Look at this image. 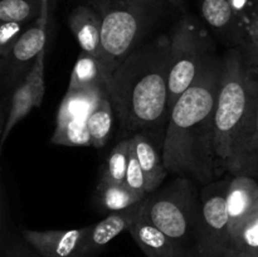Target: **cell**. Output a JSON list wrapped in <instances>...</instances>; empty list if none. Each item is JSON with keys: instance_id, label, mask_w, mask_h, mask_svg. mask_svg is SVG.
Wrapping results in <instances>:
<instances>
[{"instance_id": "6da1fadb", "label": "cell", "mask_w": 258, "mask_h": 257, "mask_svg": "<svg viewBox=\"0 0 258 257\" xmlns=\"http://www.w3.org/2000/svg\"><path fill=\"white\" fill-rule=\"evenodd\" d=\"M221 72L222 59L217 57L171 110L161 154L169 173L209 183L224 170L217 155L214 123Z\"/></svg>"}, {"instance_id": "7a4b0ae2", "label": "cell", "mask_w": 258, "mask_h": 257, "mask_svg": "<svg viewBox=\"0 0 258 257\" xmlns=\"http://www.w3.org/2000/svg\"><path fill=\"white\" fill-rule=\"evenodd\" d=\"M169 73L170 38L166 35L135 48L116 67L108 97L123 130H145L168 118Z\"/></svg>"}, {"instance_id": "3957f363", "label": "cell", "mask_w": 258, "mask_h": 257, "mask_svg": "<svg viewBox=\"0 0 258 257\" xmlns=\"http://www.w3.org/2000/svg\"><path fill=\"white\" fill-rule=\"evenodd\" d=\"M258 105V73L239 49L229 50L222 59L217 97L216 150L226 170L232 148Z\"/></svg>"}, {"instance_id": "277c9868", "label": "cell", "mask_w": 258, "mask_h": 257, "mask_svg": "<svg viewBox=\"0 0 258 257\" xmlns=\"http://www.w3.org/2000/svg\"><path fill=\"white\" fill-rule=\"evenodd\" d=\"M140 209L173 242L176 256L181 257L186 249L199 254L201 197L190 179L178 178L164 190L145 197Z\"/></svg>"}, {"instance_id": "5b68a950", "label": "cell", "mask_w": 258, "mask_h": 257, "mask_svg": "<svg viewBox=\"0 0 258 257\" xmlns=\"http://www.w3.org/2000/svg\"><path fill=\"white\" fill-rule=\"evenodd\" d=\"M211 35L194 17H184L170 35L168 120L176 101L216 59Z\"/></svg>"}, {"instance_id": "8992f818", "label": "cell", "mask_w": 258, "mask_h": 257, "mask_svg": "<svg viewBox=\"0 0 258 257\" xmlns=\"http://www.w3.org/2000/svg\"><path fill=\"white\" fill-rule=\"evenodd\" d=\"M229 180L211 183L201 193L199 254L224 257L231 244V227L227 208Z\"/></svg>"}, {"instance_id": "52a82bcc", "label": "cell", "mask_w": 258, "mask_h": 257, "mask_svg": "<svg viewBox=\"0 0 258 257\" xmlns=\"http://www.w3.org/2000/svg\"><path fill=\"white\" fill-rule=\"evenodd\" d=\"M50 0H42V9L32 25L20 35L8 55L2 59V78L4 90H15L34 65L38 55L45 49L49 23Z\"/></svg>"}, {"instance_id": "ba28073f", "label": "cell", "mask_w": 258, "mask_h": 257, "mask_svg": "<svg viewBox=\"0 0 258 257\" xmlns=\"http://www.w3.org/2000/svg\"><path fill=\"white\" fill-rule=\"evenodd\" d=\"M44 58L45 49L38 55L29 72L12 92L8 115L2 128L0 148L4 146L8 136L10 135L15 125L25 118V116L29 115L34 108L42 105L45 92Z\"/></svg>"}, {"instance_id": "9c48e42d", "label": "cell", "mask_w": 258, "mask_h": 257, "mask_svg": "<svg viewBox=\"0 0 258 257\" xmlns=\"http://www.w3.org/2000/svg\"><path fill=\"white\" fill-rule=\"evenodd\" d=\"M140 204L126 211L110 213L105 219L88 227L80 247L72 257H95L100 253L106 244L130 228L134 219L138 216Z\"/></svg>"}, {"instance_id": "30bf717a", "label": "cell", "mask_w": 258, "mask_h": 257, "mask_svg": "<svg viewBox=\"0 0 258 257\" xmlns=\"http://www.w3.org/2000/svg\"><path fill=\"white\" fill-rule=\"evenodd\" d=\"M202 17L207 24L229 42L243 45L249 53V38L231 0H201Z\"/></svg>"}, {"instance_id": "8fae6325", "label": "cell", "mask_w": 258, "mask_h": 257, "mask_svg": "<svg viewBox=\"0 0 258 257\" xmlns=\"http://www.w3.org/2000/svg\"><path fill=\"white\" fill-rule=\"evenodd\" d=\"M87 228L50 231L23 229V237L42 257H72L80 247Z\"/></svg>"}, {"instance_id": "7c38bea8", "label": "cell", "mask_w": 258, "mask_h": 257, "mask_svg": "<svg viewBox=\"0 0 258 257\" xmlns=\"http://www.w3.org/2000/svg\"><path fill=\"white\" fill-rule=\"evenodd\" d=\"M68 25L80 44L81 50L102 59L111 70L102 45V20L100 14L88 5H78L68 17Z\"/></svg>"}, {"instance_id": "4fadbf2b", "label": "cell", "mask_w": 258, "mask_h": 257, "mask_svg": "<svg viewBox=\"0 0 258 257\" xmlns=\"http://www.w3.org/2000/svg\"><path fill=\"white\" fill-rule=\"evenodd\" d=\"M226 170L233 175L258 176V105L232 148Z\"/></svg>"}, {"instance_id": "5bb4252c", "label": "cell", "mask_w": 258, "mask_h": 257, "mask_svg": "<svg viewBox=\"0 0 258 257\" xmlns=\"http://www.w3.org/2000/svg\"><path fill=\"white\" fill-rule=\"evenodd\" d=\"M258 202V184L253 176L233 175L227 189L231 241Z\"/></svg>"}, {"instance_id": "9a60e30c", "label": "cell", "mask_w": 258, "mask_h": 257, "mask_svg": "<svg viewBox=\"0 0 258 257\" xmlns=\"http://www.w3.org/2000/svg\"><path fill=\"white\" fill-rule=\"evenodd\" d=\"M113 71L100 58L81 50L71 73L68 90L100 91L107 93Z\"/></svg>"}, {"instance_id": "2e32d148", "label": "cell", "mask_w": 258, "mask_h": 257, "mask_svg": "<svg viewBox=\"0 0 258 257\" xmlns=\"http://www.w3.org/2000/svg\"><path fill=\"white\" fill-rule=\"evenodd\" d=\"M127 231L148 257H178L173 242L141 212V209H139L138 216Z\"/></svg>"}, {"instance_id": "e0dca14e", "label": "cell", "mask_w": 258, "mask_h": 257, "mask_svg": "<svg viewBox=\"0 0 258 257\" xmlns=\"http://www.w3.org/2000/svg\"><path fill=\"white\" fill-rule=\"evenodd\" d=\"M131 141L145 176L146 193H154L158 190L169 171L164 165L163 158H160L155 146L146 136L138 133L131 138Z\"/></svg>"}, {"instance_id": "ac0fdd59", "label": "cell", "mask_w": 258, "mask_h": 257, "mask_svg": "<svg viewBox=\"0 0 258 257\" xmlns=\"http://www.w3.org/2000/svg\"><path fill=\"white\" fill-rule=\"evenodd\" d=\"M144 197L128 188L125 183L117 184L100 179L97 185V201L102 211L116 213L134 208L144 201Z\"/></svg>"}, {"instance_id": "d6986e66", "label": "cell", "mask_w": 258, "mask_h": 257, "mask_svg": "<svg viewBox=\"0 0 258 257\" xmlns=\"http://www.w3.org/2000/svg\"><path fill=\"white\" fill-rule=\"evenodd\" d=\"M107 93L100 91L67 90L57 112V123L68 120H88L96 103Z\"/></svg>"}, {"instance_id": "ffe728a7", "label": "cell", "mask_w": 258, "mask_h": 257, "mask_svg": "<svg viewBox=\"0 0 258 257\" xmlns=\"http://www.w3.org/2000/svg\"><path fill=\"white\" fill-rule=\"evenodd\" d=\"M42 9V0H0V22L27 30Z\"/></svg>"}, {"instance_id": "44dd1931", "label": "cell", "mask_w": 258, "mask_h": 257, "mask_svg": "<svg viewBox=\"0 0 258 257\" xmlns=\"http://www.w3.org/2000/svg\"><path fill=\"white\" fill-rule=\"evenodd\" d=\"M224 257H258V202L232 238Z\"/></svg>"}, {"instance_id": "7402d4cb", "label": "cell", "mask_w": 258, "mask_h": 257, "mask_svg": "<svg viewBox=\"0 0 258 257\" xmlns=\"http://www.w3.org/2000/svg\"><path fill=\"white\" fill-rule=\"evenodd\" d=\"M113 111L108 95H103L96 103L87 120L91 145L93 148H102L108 141L112 131Z\"/></svg>"}, {"instance_id": "603a6c76", "label": "cell", "mask_w": 258, "mask_h": 257, "mask_svg": "<svg viewBox=\"0 0 258 257\" xmlns=\"http://www.w3.org/2000/svg\"><path fill=\"white\" fill-rule=\"evenodd\" d=\"M50 141L63 146H92L87 120H68L55 123Z\"/></svg>"}, {"instance_id": "cb8c5ba5", "label": "cell", "mask_w": 258, "mask_h": 257, "mask_svg": "<svg viewBox=\"0 0 258 257\" xmlns=\"http://www.w3.org/2000/svg\"><path fill=\"white\" fill-rule=\"evenodd\" d=\"M131 148V138L121 140L108 155L106 168L101 179L112 183L123 184L128 165V154Z\"/></svg>"}, {"instance_id": "d4e9b609", "label": "cell", "mask_w": 258, "mask_h": 257, "mask_svg": "<svg viewBox=\"0 0 258 257\" xmlns=\"http://www.w3.org/2000/svg\"><path fill=\"white\" fill-rule=\"evenodd\" d=\"M125 184L128 188L133 189L135 193H138L139 196L144 197V198L148 194L145 190V176H144V171L141 169L140 163H139L135 150H134L133 141H131L130 154H128V165L127 171H126Z\"/></svg>"}, {"instance_id": "484cf974", "label": "cell", "mask_w": 258, "mask_h": 257, "mask_svg": "<svg viewBox=\"0 0 258 257\" xmlns=\"http://www.w3.org/2000/svg\"><path fill=\"white\" fill-rule=\"evenodd\" d=\"M246 30L249 38L248 59L251 62V66H253V63L258 59V0L254 2L251 19L247 24Z\"/></svg>"}, {"instance_id": "4316f807", "label": "cell", "mask_w": 258, "mask_h": 257, "mask_svg": "<svg viewBox=\"0 0 258 257\" xmlns=\"http://www.w3.org/2000/svg\"><path fill=\"white\" fill-rule=\"evenodd\" d=\"M166 2L169 4L174 5L175 8H178V9H183L184 8V0H166Z\"/></svg>"}, {"instance_id": "83f0119b", "label": "cell", "mask_w": 258, "mask_h": 257, "mask_svg": "<svg viewBox=\"0 0 258 257\" xmlns=\"http://www.w3.org/2000/svg\"><path fill=\"white\" fill-rule=\"evenodd\" d=\"M252 70H253L254 72L258 73V59L256 60V62L253 63V66H252Z\"/></svg>"}]
</instances>
